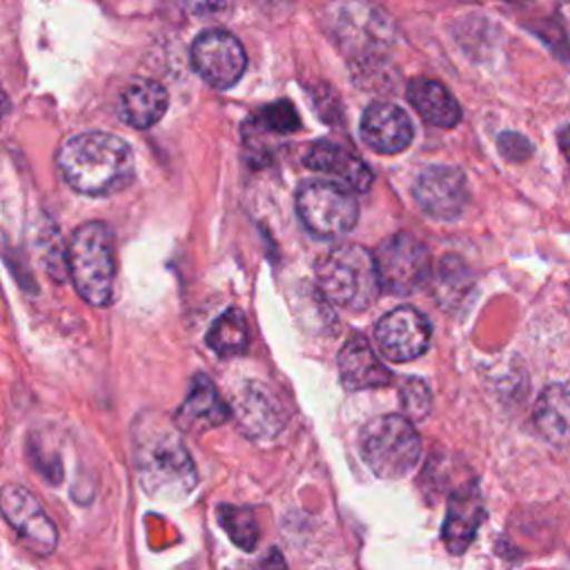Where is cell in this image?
Listing matches in <instances>:
<instances>
[{
  "label": "cell",
  "instance_id": "484cf974",
  "mask_svg": "<svg viewBox=\"0 0 570 570\" xmlns=\"http://www.w3.org/2000/svg\"><path fill=\"white\" fill-rule=\"evenodd\" d=\"M258 570H285V561H283L281 552H278V550H269V552L261 559Z\"/></svg>",
  "mask_w": 570,
  "mask_h": 570
},
{
  "label": "cell",
  "instance_id": "7402d4cb",
  "mask_svg": "<svg viewBox=\"0 0 570 570\" xmlns=\"http://www.w3.org/2000/svg\"><path fill=\"white\" fill-rule=\"evenodd\" d=\"M218 521L238 548L254 550L256 539H258V528H256L254 512L249 508L220 505L218 508Z\"/></svg>",
  "mask_w": 570,
  "mask_h": 570
},
{
  "label": "cell",
  "instance_id": "cb8c5ba5",
  "mask_svg": "<svg viewBox=\"0 0 570 570\" xmlns=\"http://www.w3.org/2000/svg\"><path fill=\"white\" fill-rule=\"evenodd\" d=\"M430 390L423 381L419 379H407L403 390H401V405H403V416L407 419H423L430 410Z\"/></svg>",
  "mask_w": 570,
  "mask_h": 570
},
{
  "label": "cell",
  "instance_id": "44dd1931",
  "mask_svg": "<svg viewBox=\"0 0 570 570\" xmlns=\"http://www.w3.org/2000/svg\"><path fill=\"white\" fill-rule=\"evenodd\" d=\"M249 334L240 309L229 307L223 312L207 332V345L220 356H236L247 350Z\"/></svg>",
  "mask_w": 570,
  "mask_h": 570
},
{
  "label": "cell",
  "instance_id": "ffe728a7",
  "mask_svg": "<svg viewBox=\"0 0 570 570\" xmlns=\"http://www.w3.org/2000/svg\"><path fill=\"white\" fill-rule=\"evenodd\" d=\"M534 425L559 448H570V383L548 385L534 403Z\"/></svg>",
  "mask_w": 570,
  "mask_h": 570
},
{
  "label": "cell",
  "instance_id": "2e32d148",
  "mask_svg": "<svg viewBox=\"0 0 570 570\" xmlns=\"http://www.w3.org/2000/svg\"><path fill=\"white\" fill-rule=\"evenodd\" d=\"M338 372L341 383L347 390H367V387H383L392 383V372L379 361L372 345L354 336L350 338L338 352Z\"/></svg>",
  "mask_w": 570,
  "mask_h": 570
},
{
  "label": "cell",
  "instance_id": "6da1fadb",
  "mask_svg": "<svg viewBox=\"0 0 570 570\" xmlns=\"http://www.w3.org/2000/svg\"><path fill=\"white\" fill-rule=\"evenodd\" d=\"M131 439L136 474L151 499L180 501L194 490L198 474L176 423L145 412L136 419Z\"/></svg>",
  "mask_w": 570,
  "mask_h": 570
},
{
  "label": "cell",
  "instance_id": "4316f807",
  "mask_svg": "<svg viewBox=\"0 0 570 570\" xmlns=\"http://www.w3.org/2000/svg\"><path fill=\"white\" fill-rule=\"evenodd\" d=\"M559 145H561L563 156L570 160V125L559 134Z\"/></svg>",
  "mask_w": 570,
  "mask_h": 570
},
{
  "label": "cell",
  "instance_id": "8992f818",
  "mask_svg": "<svg viewBox=\"0 0 570 570\" xmlns=\"http://www.w3.org/2000/svg\"><path fill=\"white\" fill-rule=\"evenodd\" d=\"M301 223L318 238H334L350 232L358 220L354 194L334 180H309L296 191Z\"/></svg>",
  "mask_w": 570,
  "mask_h": 570
},
{
  "label": "cell",
  "instance_id": "603a6c76",
  "mask_svg": "<svg viewBox=\"0 0 570 570\" xmlns=\"http://www.w3.org/2000/svg\"><path fill=\"white\" fill-rule=\"evenodd\" d=\"M256 125L267 131L276 134H287L298 127V114L287 100H278L267 105L261 114H256Z\"/></svg>",
  "mask_w": 570,
  "mask_h": 570
},
{
  "label": "cell",
  "instance_id": "4fadbf2b",
  "mask_svg": "<svg viewBox=\"0 0 570 570\" xmlns=\"http://www.w3.org/2000/svg\"><path fill=\"white\" fill-rule=\"evenodd\" d=\"M361 138L376 154H399L410 147L414 127L410 116L392 102H374L361 118Z\"/></svg>",
  "mask_w": 570,
  "mask_h": 570
},
{
  "label": "cell",
  "instance_id": "8fae6325",
  "mask_svg": "<svg viewBox=\"0 0 570 570\" xmlns=\"http://www.w3.org/2000/svg\"><path fill=\"white\" fill-rule=\"evenodd\" d=\"M430 323L414 307H394L374 330L376 343L390 361H412L430 345Z\"/></svg>",
  "mask_w": 570,
  "mask_h": 570
},
{
  "label": "cell",
  "instance_id": "ba28073f",
  "mask_svg": "<svg viewBox=\"0 0 570 570\" xmlns=\"http://www.w3.org/2000/svg\"><path fill=\"white\" fill-rule=\"evenodd\" d=\"M191 65L207 85L229 89L240 80L247 56L236 36L225 29H207L191 45Z\"/></svg>",
  "mask_w": 570,
  "mask_h": 570
},
{
  "label": "cell",
  "instance_id": "52a82bcc",
  "mask_svg": "<svg viewBox=\"0 0 570 570\" xmlns=\"http://www.w3.org/2000/svg\"><path fill=\"white\" fill-rule=\"evenodd\" d=\"M374 263L381 289L396 296H407L423 287L432 272L428 247L407 232L387 236L379 245Z\"/></svg>",
  "mask_w": 570,
  "mask_h": 570
},
{
  "label": "cell",
  "instance_id": "e0dca14e",
  "mask_svg": "<svg viewBox=\"0 0 570 570\" xmlns=\"http://www.w3.org/2000/svg\"><path fill=\"white\" fill-rule=\"evenodd\" d=\"M483 519V501L474 483L456 490L450 497L448 514L443 521V541L452 554L465 552L472 543L476 528Z\"/></svg>",
  "mask_w": 570,
  "mask_h": 570
},
{
  "label": "cell",
  "instance_id": "3957f363",
  "mask_svg": "<svg viewBox=\"0 0 570 570\" xmlns=\"http://www.w3.org/2000/svg\"><path fill=\"white\" fill-rule=\"evenodd\" d=\"M67 258L76 292L89 305H109L116 287L114 240L109 227L100 220L80 225L71 236Z\"/></svg>",
  "mask_w": 570,
  "mask_h": 570
},
{
  "label": "cell",
  "instance_id": "9c48e42d",
  "mask_svg": "<svg viewBox=\"0 0 570 570\" xmlns=\"http://www.w3.org/2000/svg\"><path fill=\"white\" fill-rule=\"evenodd\" d=\"M0 512L29 550L36 554H51L56 550L58 530L27 488L4 483L0 488Z\"/></svg>",
  "mask_w": 570,
  "mask_h": 570
},
{
  "label": "cell",
  "instance_id": "30bf717a",
  "mask_svg": "<svg viewBox=\"0 0 570 570\" xmlns=\"http://www.w3.org/2000/svg\"><path fill=\"white\" fill-rule=\"evenodd\" d=\"M412 194L416 205L439 220L459 218L470 203V189L463 171L450 165L425 167L416 176Z\"/></svg>",
  "mask_w": 570,
  "mask_h": 570
},
{
  "label": "cell",
  "instance_id": "d4e9b609",
  "mask_svg": "<svg viewBox=\"0 0 570 570\" xmlns=\"http://www.w3.org/2000/svg\"><path fill=\"white\" fill-rule=\"evenodd\" d=\"M499 151L510 160H523L532 149H530L528 138H523L521 134L505 131L499 136Z\"/></svg>",
  "mask_w": 570,
  "mask_h": 570
},
{
  "label": "cell",
  "instance_id": "277c9868",
  "mask_svg": "<svg viewBox=\"0 0 570 570\" xmlns=\"http://www.w3.org/2000/svg\"><path fill=\"white\" fill-rule=\"evenodd\" d=\"M316 276L321 292L332 303L354 312L370 307L381 292L374 256L356 243L330 249L321 258Z\"/></svg>",
  "mask_w": 570,
  "mask_h": 570
},
{
  "label": "cell",
  "instance_id": "7a4b0ae2",
  "mask_svg": "<svg viewBox=\"0 0 570 570\" xmlns=\"http://www.w3.org/2000/svg\"><path fill=\"white\" fill-rule=\"evenodd\" d=\"M62 178L80 194L109 196L134 178V151L111 131H82L67 138L56 154Z\"/></svg>",
  "mask_w": 570,
  "mask_h": 570
},
{
  "label": "cell",
  "instance_id": "ac0fdd59",
  "mask_svg": "<svg viewBox=\"0 0 570 570\" xmlns=\"http://www.w3.org/2000/svg\"><path fill=\"white\" fill-rule=\"evenodd\" d=\"M167 102L169 98L160 82L149 78H136L120 91L118 116L136 129H147L163 118V114L167 111Z\"/></svg>",
  "mask_w": 570,
  "mask_h": 570
},
{
  "label": "cell",
  "instance_id": "7c38bea8",
  "mask_svg": "<svg viewBox=\"0 0 570 570\" xmlns=\"http://www.w3.org/2000/svg\"><path fill=\"white\" fill-rule=\"evenodd\" d=\"M232 412L236 416L238 430L254 441L274 439L287 421L278 396L267 385L256 381H249L238 390Z\"/></svg>",
  "mask_w": 570,
  "mask_h": 570
},
{
  "label": "cell",
  "instance_id": "5bb4252c",
  "mask_svg": "<svg viewBox=\"0 0 570 570\" xmlns=\"http://www.w3.org/2000/svg\"><path fill=\"white\" fill-rule=\"evenodd\" d=\"M303 165L312 171L332 176L334 183L350 191H367L372 185V171L365 160L354 149L338 142L321 140L312 145L303 156Z\"/></svg>",
  "mask_w": 570,
  "mask_h": 570
},
{
  "label": "cell",
  "instance_id": "9a60e30c",
  "mask_svg": "<svg viewBox=\"0 0 570 570\" xmlns=\"http://www.w3.org/2000/svg\"><path fill=\"white\" fill-rule=\"evenodd\" d=\"M229 414L232 407L220 399L214 383L205 374H196L176 412V423L183 430H209L225 423Z\"/></svg>",
  "mask_w": 570,
  "mask_h": 570
},
{
  "label": "cell",
  "instance_id": "5b68a950",
  "mask_svg": "<svg viewBox=\"0 0 570 570\" xmlns=\"http://www.w3.org/2000/svg\"><path fill=\"white\" fill-rule=\"evenodd\" d=\"M361 454L381 479H401L414 470L421 456V439L412 423L399 414L372 419L361 430Z\"/></svg>",
  "mask_w": 570,
  "mask_h": 570
},
{
  "label": "cell",
  "instance_id": "d6986e66",
  "mask_svg": "<svg viewBox=\"0 0 570 570\" xmlns=\"http://www.w3.org/2000/svg\"><path fill=\"white\" fill-rule=\"evenodd\" d=\"M405 96L419 116L436 127H454L461 120V107L454 96L434 78H412Z\"/></svg>",
  "mask_w": 570,
  "mask_h": 570
},
{
  "label": "cell",
  "instance_id": "83f0119b",
  "mask_svg": "<svg viewBox=\"0 0 570 570\" xmlns=\"http://www.w3.org/2000/svg\"><path fill=\"white\" fill-rule=\"evenodd\" d=\"M7 114H9V98H7L4 89L0 87V125H2V120H4Z\"/></svg>",
  "mask_w": 570,
  "mask_h": 570
}]
</instances>
